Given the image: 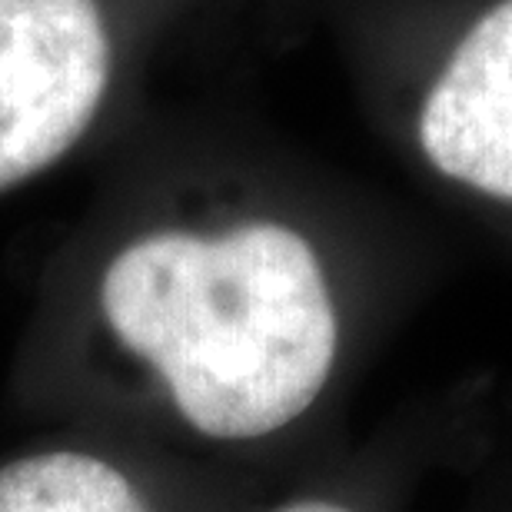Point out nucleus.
Masks as SVG:
<instances>
[{"label": "nucleus", "instance_id": "obj_1", "mask_svg": "<svg viewBox=\"0 0 512 512\" xmlns=\"http://www.w3.org/2000/svg\"><path fill=\"white\" fill-rule=\"evenodd\" d=\"M100 310L213 443L256 446L310 423L350 360L343 273L313 230L270 210L130 240L107 263Z\"/></svg>", "mask_w": 512, "mask_h": 512}, {"label": "nucleus", "instance_id": "obj_2", "mask_svg": "<svg viewBox=\"0 0 512 512\" xmlns=\"http://www.w3.org/2000/svg\"><path fill=\"white\" fill-rule=\"evenodd\" d=\"M114 80L100 0H0V190L84 140Z\"/></svg>", "mask_w": 512, "mask_h": 512}, {"label": "nucleus", "instance_id": "obj_3", "mask_svg": "<svg viewBox=\"0 0 512 512\" xmlns=\"http://www.w3.org/2000/svg\"><path fill=\"white\" fill-rule=\"evenodd\" d=\"M406 133L429 177L512 227V0L486 7L439 60Z\"/></svg>", "mask_w": 512, "mask_h": 512}, {"label": "nucleus", "instance_id": "obj_4", "mask_svg": "<svg viewBox=\"0 0 512 512\" xmlns=\"http://www.w3.org/2000/svg\"><path fill=\"white\" fill-rule=\"evenodd\" d=\"M503 439V396L493 373H469L419 406L360 493H303L270 512H403V499L433 473L466 479Z\"/></svg>", "mask_w": 512, "mask_h": 512}, {"label": "nucleus", "instance_id": "obj_5", "mask_svg": "<svg viewBox=\"0 0 512 512\" xmlns=\"http://www.w3.org/2000/svg\"><path fill=\"white\" fill-rule=\"evenodd\" d=\"M0 512H147V506L107 459L44 453L0 466Z\"/></svg>", "mask_w": 512, "mask_h": 512}, {"label": "nucleus", "instance_id": "obj_6", "mask_svg": "<svg viewBox=\"0 0 512 512\" xmlns=\"http://www.w3.org/2000/svg\"><path fill=\"white\" fill-rule=\"evenodd\" d=\"M466 479L473 489L459 512H512V456L503 453V439Z\"/></svg>", "mask_w": 512, "mask_h": 512}]
</instances>
